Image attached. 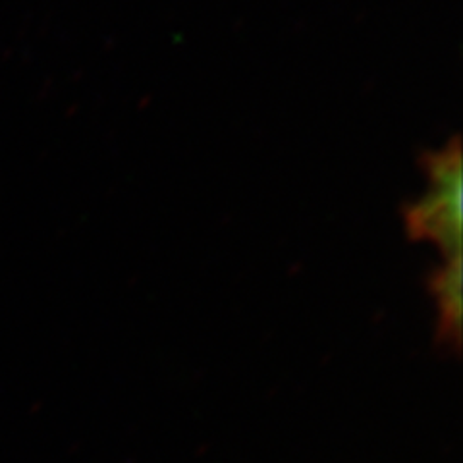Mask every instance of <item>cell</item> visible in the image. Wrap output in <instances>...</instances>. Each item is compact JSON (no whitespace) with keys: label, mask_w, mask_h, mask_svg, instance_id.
Wrapping results in <instances>:
<instances>
[{"label":"cell","mask_w":463,"mask_h":463,"mask_svg":"<svg viewBox=\"0 0 463 463\" xmlns=\"http://www.w3.org/2000/svg\"><path fill=\"white\" fill-rule=\"evenodd\" d=\"M421 165L427 190L403 209L408 236L415 241L432 243L444 260L461 257L463 168L459 137H452L442 149L425 153Z\"/></svg>","instance_id":"6da1fadb"},{"label":"cell","mask_w":463,"mask_h":463,"mask_svg":"<svg viewBox=\"0 0 463 463\" xmlns=\"http://www.w3.org/2000/svg\"><path fill=\"white\" fill-rule=\"evenodd\" d=\"M429 292L439 309L434 340L448 355L461 352V257L448 259L429 277Z\"/></svg>","instance_id":"7a4b0ae2"}]
</instances>
